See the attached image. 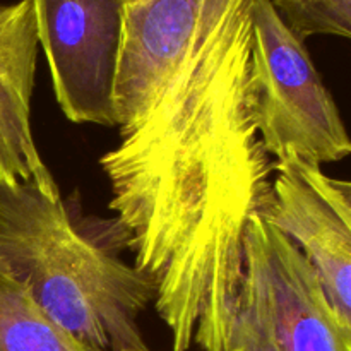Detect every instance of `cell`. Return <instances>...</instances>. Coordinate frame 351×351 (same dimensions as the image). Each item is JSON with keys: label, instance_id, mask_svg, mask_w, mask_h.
Wrapping results in <instances>:
<instances>
[{"label": "cell", "instance_id": "obj_9", "mask_svg": "<svg viewBox=\"0 0 351 351\" xmlns=\"http://www.w3.org/2000/svg\"><path fill=\"white\" fill-rule=\"evenodd\" d=\"M288 27L305 41L328 34L351 41V0H271Z\"/></svg>", "mask_w": 351, "mask_h": 351}, {"label": "cell", "instance_id": "obj_6", "mask_svg": "<svg viewBox=\"0 0 351 351\" xmlns=\"http://www.w3.org/2000/svg\"><path fill=\"white\" fill-rule=\"evenodd\" d=\"M267 221L300 250L351 328V209L331 177L297 158L276 161Z\"/></svg>", "mask_w": 351, "mask_h": 351}, {"label": "cell", "instance_id": "obj_2", "mask_svg": "<svg viewBox=\"0 0 351 351\" xmlns=\"http://www.w3.org/2000/svg\"><path fill=\"white\" fill-rule=\"evenodd\" d=\"M123 250L117 219L84 215L77 194L51 197L34 182L0 180V264L93 351H151L139 317L156 288Z\"/></svg>", "mask_w": 351, "mask_h": 351}, {"label": "cell", "instance_id": "obj_10", "mask_svg": "<svg viewBox=\"0 0 351 351\" xmlns=\"http://www.w3.org/2000/svg\"><path fill=\"white\" fill-rule=\"evenodd\" d=\"M331 180L351 209V180H341V178H331Z\"/></svg>", "mask_w": 351, "mask_h": 351}, {"label": "cell", "instance_id": "obj_7", "mask_svg": "<svg viewBox=\"0 0 351 351\" xmlns=\"http://www.w3.org/2000/svg\"><path fill=\"white\" fill-rule=\"evenodd\" d=\"M38 47L31 0L0 3V180L34 182L45 194L60 197L31 129Z\"/></svg>", "mask_w": 351, "mask_h": 351}, {"label": "cell", "instance_id": "obj_5", "mask_svg": "<svg viewBox=\"0 0 351 351\" xmlns=\"http://www.w3.org/2000/svg\"><path fill=\"white\" fill-rule=\"evenodd\" d=\"M55 98L74 123L115 127L125 0H31Z\"/></svg>", "mask_w": 351, "mask_h": 351}, {"label": "cell", "instance_id": "obj_8", "mask_svg": "<svg viewBox=\"0 0 351 351\" xmlns=\"http://www.w3.org/2000/svg\"><path fill=\"white\" fill-rule=\"evenodd\" d=\"M0 351H93L45 314L0 264Z\"/></svg>", "mask_w": 351, "mask_h": 351}, {"label": "cell", "instance_id": "obj_4", "mask_svg": "<svg viewBox=\"0 0 351 351\" xmlns=\"http://www.w3.org/2000/svg\"><path fill=\"white\" fill-rule=\"evenodd\" d=\"M228 351H351V328L300 250L267 219L245 235V276Z\"/></svg>", "mask_w": 351, "mask_h": 351}, {"label": "cell", "instance_id": "obj_3", "mask_svg": "<svg viewBox=\"0 0 351 351\" xmlns=\"http://www.w3.org/2000/svg\"><path fill=\"white\" fill-rule=\"evenodd\" d=\"M250 89L254 115L271 160L321 167L351 156V137L305 41L271 0H252Z\"/></svg>", "mask_w": 351, "mask_h": 351}, {"label": "cell", "instance_id": "obj_1", "mask_svg": "<svg viewBox=\"0 0 351 351\" xmlns=\"http://www.w3.org/2000/svg\"><path fill=\"white\" fill-rule=\"evenodd\" d=\"M252 0H125L120 141L99 158L173 351H228L245 235L274 202L250 89Z\"/></svg>", "mask_w": 351, "mask_h": 351}]
</instances>
